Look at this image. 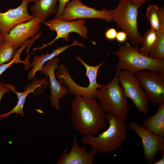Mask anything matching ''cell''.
Returning a JSON list of instances; mask_svg holds the SVG:
<instances>
[{"label":"cell","instance_id":"obj_1","mask_svg":"<svg viewBox=\"0 0 164 164\" xmlns=\"http://www.w3.org/2000/svg\"><path fill=\"white\" fill-rule=\"evenodd\" d=\"M70 104L72 127L80 133L95 136L106 127V114L96 98L76 96Z\"/></svg>","mask_w":164,"mask_h":164},{"label":"cell","instance_id":"obj_2","mask_svg":"<svg viewBox=\"0 0 164 164\" xmlns=\"http://www.w3.org/2000/svg\"><path fill=\"white\" fill-rule=\"evenodd\" d=\"M106 120L108 128L97 136H84L81 142L90 146L97 152L111 153L118 150L127 139V127L116 115L107 113Z\"/></svg>","mask_w":164,"mask_h":164},{"label":"cell","instance_id":"obj_3","mask_svg":"<svg viewBox=\"0 0 164 164\" xmlns=\"http://www.w3.org/2000/svg\"><path fill=\"white\" fill-rule=\"evenodd\" d=\"M113 53L118 58L116 69L129 71L134 74L144 70L164 73V60L152 58L139 51L138 46L126 42Z\"/></svg>","mask_w":164,"mask_h":164},{"label":"cell","instance_id":"obj_4","mask_svg":"<svg viewBox=\"0 0 164 164\" xmlns=\"http://www.w3.org/2000/svg\"><path fill=\"white\" fill-rule=\"evenodd\" d=\"M96 98L105 112L114 114L126 122L130 109L117 73L110 82L101 84L97 90Z\"/></svg>","mask_w":164,"mask_h":164},{"label":"cell","instance_id":"obj_5","mask_svg":"<svg viewBox=\"0 0 164 164\" xmlns=\"http://www.w3.org/2000/svg\"><path fill=\"white\" fill-rule=\"evenodd\" d=\"M140 7L132 3L129 0H119L115 9L108 10L112 21L115 23L117 27L125 32L132 44L137 46L141 44L142 40V37L139 32L137 21Z\"/></svg>","mask_w":164,"mask_h":164},{"label":"cell","instance_id":"obj_6","mask_svg":"<svg viewBox=\"0 0 164 164\" xmlns=\"http://www.w3.org/2000/svg\"><path fill=\"white\" fill-rule=\"evenodd\" d=\"M118 81L124 95L132 101L138 111L145 114L149 110V99L135 74L127 71L116 69Z\"/></svg>","mask_w":164,"mask_h":164},{"label":"cell","instance_id":"obj_7","mask_svg":"<svg viewBox=\"0 0 164 164\" xmlns=\"http://www.w3.org/2000/svg\"><path fill=\"white\" fill-rule=\"evenodd\" d=\"M85 19H79L75 21H64L59 18H54L46 22L45 24L50 30L55 31L56 35L55 39L47 44H43L38 48H34V51L40 49L42 50L46 46L52 45L56 41L60 38L68 41L69 40V36L70 33L75 32L84 39H88L87 29L85 26Z\"/></svg>","mask_w":164,"mask_h":164},{"label":"cell","instance_id":"obj_8","mask_svg":"<svg viewBox=\"0 0 164 164\" xmlns=\"http://www.w3.org/2000/svg\"><path fill=\"white\" fill-rule=\"evenodd\" d=\"M57 18L67 21L86 19H98L108 22L112 21L111 15L107 9L98 10L84 4L80 0L69 2L61 15Z\"/></svg>","mask_w":164,"mask_h":164},{"label":"cell","instance_id":"obj_9","mask_svg":"<svg viewBox=\"0 0 164 164\" xmlns=\"http://www.w3.org/2000/svg\"><path fill=\"white\" fill-rule=\"evenodd\" d=\"M135 75L152 104L158 105L164 102V73L144 70Z\"/></svg>","mask_w":164,"mask_h":164},{"label":"cell","instance_id":"obj_10","mask_svg":"<svg viewBox=\"0 0 164 164\" xmlns=\"http://www.w3.org/2000/svg\"><path fill=\"white\" fill-rule=\"evenodd\" d=\"M128 126L140 137L145 159L149 163H153L157 153L164 151V136L156 135L134 122H130Z\"/></svg>","mask_w":164,"mask_h":164},{"label":"cell","instance_id":"obj_11","mask_svg":"<svg viewBox=\"0 0 164 164\" xmlns=\"http://www.w3.org/2000/svg\"><path fill=\"white\" fill-rule=\"evenodd\" d=\"M60 61L59 57H55L46 62L39 70L49 78L50 93L49 99L52 106L57 110L60 108V99L66 96L69 92L65 86H62V81L56 79L55 70L58 69Z\"/></svg>","mask_w":164,"mask_h":164},{"label":"cell","instance_id":"obj_12","mask_svg":"<svg viewBox=\"0 0 164 164\" xmlns=\"http://www.w3.org/2000/svg\"><path fill=\"white\" fill-rule=\"evenodd\" d=\"M41 20L33 18L26 22L18 24L9 33L2 37L3 40L12 42L16 48H20L29 38L35 36L41 27Z\"/></svg>","mask_w":164,"mask_h":164},{"label":"cell","instance_id":"obj_13","mask_svg":"<svg viewBox=\"0 0 164 164\" xmlns=\"http://www.w3.org/2000/svg\"><path fill=\"white\" fill-rule=\"evenodd\" d=\"M29 3L27 0H22L17 7L9 9L4 12H0V35L2 37L7 35L16 25L33 18L28 11Z\"/></svg>","mask_w":164,"mask_h":164},{"label":"cell","instance_id":"obj_14","mask_svg":"<svg viewBox=\"0 0 164 164\" xmlns=\"http://www.w3.org/2000/svg\"><path fill=\"white\" fill-rule=\"evenodd\" d=\"M70 151L68 152L64 149L60 158L58 159L57 164H93L95 155L98 153L92 149L89 152H86L87 146L82 147L78 145L77 136L75 135L71 144Z\"/></svg>","mask_w":164,"mask_h":164},{"label":"cell","instance_id":"obj_15","mask_svg":"<svg viewBox=\"0 0 164 164\" xmlns=\"http://www.w3.org/2000/svg\"><path fill=\"white\" fill-rule=\"evenodd\" d=\"M32 84L27 89L23 92H19L15 90V87L13 85L6 84L12 92L16 95L18 102L15 107L10 111L4 114H0V120L8 118L11 114L16 113L20 114L22 117L24 114L23 111V107L27 95L30 93L35 94V91L39 88L45 90L46 86L50 83L48 77L39 80L35 78L33 79Z\"/></svg>","mask_w":164,"mask_h":164},{"label":"cell","instance_id":"obj_16","mask_svg":"<svg viewBox=\"0 0 164 164\" xmlns=\"http://www.w3.org/2000/svg\"><path fill=\"white\" fill-rule=\"evenodd\" d=\"M74 46H79L83 48L85 47V46L83 44L75 39L73 40L71 44L58 47L53 50L52 52L50 53H47L46 54H43L40 56L35 55L33 62L29 65V68L32 67H33L31 70L28 73V80H30L35 78L36 73L40 70L42 66L46 62L56 57L70 47Z\"/></svg>","mask_w":164,"mask_h":164},{"label":"cell","instance_id":"obj_17","mask_svg":"<svg viewBox=\"0 0 164 164\" xmlns=\"http://www.w3.org/2000/svg\"><path fill=\"white\" fill-rule=\"evenodd\" d=\"M58 0H38L35 2L30 8L33 18L39 19L41 23L45 24L48 17L56 13Z\"/></svg>","mask_w":164,"mask_h":164},{"label":"cell","instance_id":"obj_18","mask_svg":"<svg viewBox=\"0 0 164 164\" xmlns=\"http://www.w3.org/2000/svg\"><path fill=\"white\" fill-rule=\"evenodd\" d=\"M141 126L156 135L164 136V102L159 105L154 115L144 120Z\"/></svg>","mask_w":164,"mask_h":164},{"label":"cell","instance_id":"obj_19","mask_svg":"<svg viewBox=\"0 0 164 164\" xmlns=\"http://www.w3.org/2000/svg\"><path fill=\"white\" fill-rule=\"evenodd\" d=\"M146 15L150 28L158 31L161 24L164 22V8L151 5L147 8Z\"/></svg>","mask_w":164,"mask_h":164},{"label":"cell","instance_id":"obj_20","mask_svg":"<svg viewBox=\"0 0 164 164\" xmlns=\"http://www.w3.org/2000/svg\"><path fill=\"white\" fill-rule=\"evenodd\" d=\"M149 56L156 60H164V23L161 25L157 31L155 43Z\"/></svg>","mask_w":164,"mask_h":164},{"label":"cell","instance_id":"obj_21","mask_svg":"<svg viewBox=\"0 0 164 164\" xmlns=\"http://www.w3.org/2000/svg\"><path fill=\"white\" fill-rule=\"evenodd\" d=\"M157 35V31L150 28L146 32L142 37V46L139 49V51L141 53L149 56L154 46Z\"/></svg>","mask_w":164,"mask_h":164},{"label":"cell","instance_id":"obj_22","mask_svg":"<svg viewBox=\"0 0 164 164\" xmlns=\"http://www.w3.org/2000/svg\"><path fill=\"white\" fill-rule=\"evenodd\" d=\"M17 51L11 42L3 40L0 42V65L9 62L14 58Z\"/></svg>","mask_w":164,"mask_h":164},{"label":"cell","instance_id":"obj_23","mask_svg":"<svg viewBox=\"0 0 164 164\" xmlns=\"http://www.w3.org/2000/svg\"><path fill=\"white\" fill-rule=\"evenodd\" d=\"M22 50L20 48L17 50L13 59L11 61L6 64H3L0 65V76L14 63H22L24 64L25 68L28 67L30 63L28 59L26 58V60L24 61L20 59V56Z\"/></svg>","mask_w":164,"mask_h":164},{"label":"cell","instance_id":"obj_24","mask_svg":"<svg viewBox=\"0 0 164 164\" xmlns=\"http://www.w3.org/2000/svg\"><path fill=\"white\" fill-rule=\"evenodd\" d=\"M117 33L115 28L111 27L106 30L105 32V36L108 40H113L116 39Z\"/></svg>","mask_w":164,"mask_h":164},{"label":"cell","instance_id":"obj_25","mask_svg":"<svg viewBox=\"0 0 164 164\" xmlns=\"http://www.w3.org/2000/svg\"><path fill=\"white\" fill-rule=\"evenodd\" d=\"M71 0H58L59 5L54 18H58L62 14L67 3Z\"/></svg>","mask_w":164,"mask_h":164},{"label":"cell","instance_id":"obj_26","mask_svg":"<svg viewBox=\"0 0 164 164\" xmlns=\"http://www.w3.org/2000/svg\"><path fill=\"white\" fill-rule=\"evenodd\" d=\"M11 91V89L7 85L6 83L0 82V101L3 95L5 93L9 92Z\"/></svg>","mask_w":164,"mask_h":164},{"label":"cell","instance_id":"obj_27","mask_svg":"<svg viewBox=\"0 0 164 164\" xmlns=\"http://www.w3.org/2000/svg\"><path fill=\"white\" fill-rule=\"evenodd\" d=\"M128 38L126 33L123 31L117 32L116 39L118 42L120 43L125 42Z\"/></svg>","mask_w":164,"mask_h":164},{"label":"cell","instance_id":"obj_28","mask_svg":"<svg viewBox=\"0 0 164 164\" xmlns=\"http://www.w3.org/2000/svg\"><path fill=\"white\" fill-rule=\"evenodd\" d=\"M153 0H129V2L134 4H136L139 5L141 7L146 1H152ZM159 1H161L162 0H157Z\"/></svg>","mask_w":164,"mask_h":164},{"label":"cell","instance_id":"obj_29","mask_svg":"<svg viewBox=\"0 0 164 164\" xmlns=\"http://www.w3.org/2000/svg\"><path fill=\"white\" fill-rule=\"evenodd\" d=\"M162 154L161 158L158 161L154 163V164H164V151H162Z\"/></svg>","mask_w":164,"mask_h":164},{"label":"cell","instance_id":"obj_30","mask_svg":"<svg viewBox=\"0 0 164 164\" xmlns=\"http://www.w3.org/2000/svg\"><path fill=\"white\" fill-rule=\"evenodd\" d=\"M38 0H27L29 2H36Z\"/></svg>","mask_w":164,"mask_h":164},{"label":"cell","instance_id":"obj_31","mask_svg":"<svg viewBox=\"0 0 164 164\" xmlns=\"http://www.w3.org/2000/svg\"><path fill=\"white\" fill-rule=\"evenodd\" d=\"M3 40L2 37L0 35V42Z\"/></svg>","mask_w":164,"mask_h":164}]
</instances>
